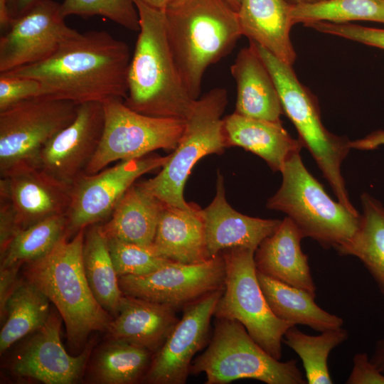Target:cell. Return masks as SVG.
<instances>
[{"label":"cell","mask_w":384,"mask_h":384,"mask_svg":"<svg viewBox=\"0 0 384 384\" xmlns=\"http://www.w3.org/2000/svg\"><path fill=\"white\" fill-rule=\"evenodd\" d=\"M208 346L193 359L190 375L204 373L205 384L250 378L267 384H305L297 361L281 362L267 353L235 319L215 318Z\"/></svg>","instance_id":"cell-7"},{"label":"cell","mask_w":384,"mask_h":384,"mask_svg":"<svg viewBox=\"0 0 384 384\" xmlns=\"http://www.w3.org/2000/svg\"><path fill=\"white\" fill-rule=\"evenodd\" d=\"M236 83L235 113L247 117L281 122L284 112L273 78L250 42L242 48L230 66Z\"/></svg>","instance_id":"cell-21"},{"label":"cell","mask_w":384,"mask_h":384,"mask_svg":"<svg viewBox=\"0 0 384 384\" xmlns=\"http://www.w3.org/2000/svg\"><path fill=\"white\" fill-rule=\"evenodd\" d=\"M49 299L27 279L21 281L9 298L0 332V352L41 329L50 315Z\"/></svg>","instance_id":"cell-30"},{"label":"cell","mask_w":384,"mask_h":384,"mask_svg":"<svg viewBox=\"0 0 384 384\" xmlns=\"http://www.w3.org/2000/svg\"><path fill=\"white\" fill-rule=\"evenodd\" d=\"M164 13L176 68L197 100L206 69L228 55L242 36L237 11L223 0H172Z\"/></svg>","instance_id":"cell-2"},{"label":"cell","mask_w":384,"mask_h":384,"mask_svg":"<svg viewBox=\"0 0 384 384\" xmlns=\"http://www.w3.org/2000/svg\"><path fill=\"white\" fill-rule=\"evenodd\" d=\"M303 238L294 223L285 217L255 251V264L257 271L316 297L308 256L301 247Z\"/></svg>","instance_id":"cell-20"},{"label":"cell","mask_w":384,"mask_h":384,"mask_svg":"<svg viewBox=\"0 0 384 384\" xmlns=\"http://www.w3.org/2000/svg\"><path fill=\"white\" fill-rule=\"evenodd\" d=\"M169 156L148 154L120 161L94 174H83L73 185L71 202L66 213L68 235L109 218L129 188L143 174L163 167Z\"/></svg>","instance_id":"cell-13"},{"label":"cell","mask_w":384,"mask_h":384,"mask_svg":"<svg viewBox=\"0 0 384 384\" xmlns=\"http://www.w3.org/2000/svg\"><path fill=\"white\" fill-rule=\"evenodd\" d=\"M348 337L347 330L342 327L311 336L294 325L287 330L282 341L299 356L308 384H331L328 367L329 354Z\"/></svg>","instance_id":"cell-31"},{"label":"cell","mask_w":384,"mask_h":384,"mask_svg":"<svg viewBox=\"0 0 384 384\" xmlns=\"http://www.w3.org/2000/svg\"><path fill=\"white\" fill-rule=\"evenodd\" d=\"M21 265L15 264L0 269V314L3 316L6 304L14 289L20 283L18 272Z\"/></svg>","instance_id":"cell-41"},{"label":"cell","mask_w":384,"mask_h":384,"mask_svg":"<svg viewBox=\"0 0 384 384\" xmlns=\"http://www.w3.org/2000/svg\"><path fill=\"white\" fill-rule=\"evenodd\" d=\"M351 149L372 150L384 145V130H376L363 139L350 141Z\"/></svg>","instance_id":"cell-42"},{"label":"cell","mask_w":384,"mask_h":384,"mask_svg":"<svg viewBox=\"0 0 384 384\" xmlns=\"http://www.w3.org/2000/svg\"><path fill=\"white\" fill-rule=\"evenodd\" d=\"M153 355L144 348L112 339L97 357L95 374L102 383H134L143 380Z\"/></svg>","instance_id":"cell-33"},{"label":"cell","mask_w":384,"mask_h":384,"mask_svg":"<svg viewBox=\"0 0 384 384\" xmlns=\"http://www.w3.org/2000/svg\"><path fill=\"white\" fill-rule=\"evenodd\" d=\"M225 269L219 254L198 264L169 262L144 275L119 277L124 295L167 305L176 311L224 287Z\"/></svg>","instance_id":"cell-12"},{"label":"cell","mask_w":384,"mask_h":384,"mask_svg":"<svg viewBox=\"0 0 384 384\" xmlns=\"http://www.w3.org/2000/svg\"><path fill=\"white\" fill-rule=\"evenodd\" d=\"M102 104L103 132L85 174H96L114 161L141 158L158 149L174 151L177 146L184 119L142 114L121 99Z\"/></svg>","instance_id":"cell-11"},{"label":"cell","mask_w":384,"mask_h":384,"mask_svg":"<svg viewBox=\"0 0 384 384\" xmlns=\"http://www.w3.org/2000/svg\"><path fill=\"white\" fill-rule=\"evenodd\" d=\"M370 360L380 371L384 373V338L375 342Z\"/></svg>","instance_id":"cell-44"},{"label":"cell","mask_w":384,"mask_h":384,"mask_svg":"<svg viewBox=\"0 0 384 384\" xmlns=\"http://www.w3.org/2000/svg\"><path fill=\"white\" fill-rule=\"evenodd\" d=\"M66 215L63 214L19 230L1 255V267L22 265L43 257L68 235Z\"/></svg>","instance_id":"cell-32"},{"label":"cell","mask_w":384,"mask_h":384,"mask_svg":"<svg viewBox=\"0 0 384 384\" xmlns=\"http://www.w3.org/2000/svg\"><path fill=\"white\" fill-rule=\"evenodd\" d=\"M285 1L292 5H297V4H302L314 3V2H316L321 0H285Z\"/></svg>","instance_id":"cell-47"},{"label":"cell","mask_w":384,"mask_h":384,"mask_svg":"<svg viewBox=\"0 0 384 384\" xmlns=\"http://www.w3.org/2000/svg\"><path fill=\"white\" fill-rule=\"evenodd\" d=\"M347 384H384V373L370 361L366 353H357L353 358V367Z\"/></svg>","instance_id":"cell-39"},{"label":"cell","mask_w":384,"mask_h":384,"mask_svg":"<svg viewBox=\"0 0 384 384\" xmlns=\"http://www.w3.org/2000/svg\"><path fill=\"white\" fill-rule=\"evenodd\" d=\"M291 18L294 25L317 21L346 23L355 21L384 23V0H321L292 5Z\"/></svg>","instance_id":"cell-34"},{"label":"cell","mask_w":384,"mask_h":384,"mask_svg":"<svg viewBox=\"0 0 384 384\" xmlns=\"http://www.w3.org/2000/svg\"><path fill=\"white\" fill-rule=\"evenodd\" d=\"M292 6L285 0H242L237 11L242 36L291 65L297 58L290 39Z\"/></svg>","instance_id":"cell-24"},{"label":"cell","mask_w":384,"mask_h":384,"mask_svg":"<svg viewBox=\"0 0 384 384\" xmlns=\"http://www.w3.org/2000/svg\"><path fill=\"white\" fill-rule=\"evenodd\" d=\"M179 319L176 311L167 305L124 294L107 331L112 339L137 345L154 354Z\"/></svg>","instance_id":"cell-22"},{"label":"cell","mask_w":384,"mask_h":384,"mask_svg":"<svg viewBox=\"0 0 384 384\" xmlns=\"http://www.w3.org/2000/svg\"><path fill=\"white\" fill-rule=\"evenodd\" d=\"M257 276L271 310L278 318L320 332L342 327L343 319L321 309L309 292L258 271Z\"/></svg>","instance_id":"cell-27"},{"label":"cell","mask_w":384,"mask_h":384,"mask_svg":"<svg viewBox=\"0 0 384 384\" xmlns=\"http://www.w3.org/2000/svg\"><path fill=\"white\" fill-rule=\"evenodd\" d=\"M201 208L166 205L159 218L152 248L175 262L198 264L209 260Z\"/></svg>","instance_id":"cell-23"},{"label":"cell","mask_w":384,"mask_h":384,"mask_svg":"<svg viewBox=\"0 0 384 384\" xmlns=\"http://www.w3.org/2000/svg\"><path fill=\"white\" fill-rule=\"evenodd\" d=\"M39 1L7 0V9L11 21L22 16Z\"/></svg>","instance_id":"cell-43"},{"label":"cell","mask_w":384,"mask_h":384,"mask_svg":"<svg viewBox=\"0 0 384 384\" xmlns=\"http://www.w3.org/2000/svg\"><path fill=\"white\" fill-rule=\"evenodd\" d=\"M228 146H235L262 159L274 171H281L286 161L303 147L282 126L271 122L242 116L235 112L223 118Z\"/></svg>","instance_id":"cell-25"},{"label":"cell","mask_w":384,"mask_h":384,"mask_svg":"<svg viewBox=\"0 0 384 384\" xmlns=\"http://www.w3.org/2000/svg\"><path fill=\"white\" fill-rule=\"evenodd\" d=\"M223 1L235 11H238L242 2V0H223Z\"/></svg>","instance_id":"cell-46"},{"label":"cell","mask_w":384,"mask_h":384,"mask_svg":"<svg viewBox=\"0 0 384 384\" xmlns=\"http://www.w3.org/2000/svg\"><path fill=\"white\" fill-rule=\"evenodd\" d=\"M72 188L39 168L0 179V196L9 202L20 229L53 215H66Z\"/></svg>","instance_id":"cell-18"},{"label":"cell","mask_w":384,"mask_h":384,"mask_svg":"<svg viewBox=\"0 0 384 384\" xmlns=\"http://www.w3.org/2000/svg\"><path fill=\"white\" fill-rule=\"evenodd\" d=\"M60 4L40 0L13 19L0 38V73L41 62L78 31L65 23Z\"/></svg>","instance_id":"cell-14"},{"label":"cell","mask_w":384,"mask_h":384,"mask_svg":"<svg viewBox=\"0 0 384 384\" xmlns=\"http://www.w3.org/2000/svg\"><path fill=\"white\" fill-rule=\"evenodd\" d=\"M201 212L210 257L234 247L256 250L262 241L271 235L282 221L250 217L235 210L227 201L224 178L219 171L215 195Z\"/></svg>","instance_id":"cell-19"},{"label":"cell","mask_w":384,"mask_h":384,"mask_svg":"<svg viewBox=\"0 0 384 384\" xmlns=\"http://www.w3.org/2000/svg\"><path fill=\"white\" fill-rule=\"evenodd\" d=\"M107 240L112 262L119 277L146 274L171 262L159 255L151 246H142L117 239Z\"/></svg>","instance_id":"cell-36"},{"label":"cell","mask_w":384,"mask_h":384,"mask_svg":"<svg viewBox=\"0 0 384 384\" xmlns=\"http://www.w3.org/2000/svg\"><path fill=\"white\" fill-rule=\"evenodd\" d=\"M224 287L184 309L183 316L151 358L143 381L186 383L194 356L207 343L211 318Z\"/></svg>","instance_id":"cell-15"},{"label":"cell","mask_w":384,"mask_h":384,"mask_svg":"<svg viewBox=\"0 0 384 384\" xmlns=\"http://www.w3.org/2000/svg\"><path fill=\"white\" fill-rule=\"evenodd\" d=\"M104 128L102 104L78 105L71 124L54 136L41 150L37 168L73 186L85 174L100 144Z\"/></svg>","instance_id":"cell-16"},{"label":"cell","mask_w":384,"mask_h":384,"mask_svg":"<svg viewBox=\"0 0 384 384\" xmlns=\"http://www.w3.org/2000/svg\"><path fill=\"white\" fill-rule=\"evenodd\" d=\"M129 46L105 31L78 32L47 59L4 73L38 80L43 95L77 105L127 96Z\"/></svg>","instance_id":"cell-1"},{"label":"cell","mask_w":384,"mask_h":384,"mask_svg":"<svg viewBox=\"0 0 384 384\" xmlns=\"http://www.w3.org/2000/svg\"><path fill=\"white\" fill-rule=\"evenodd\" d=\"M19 230L9 202L0 196V255Z\"/></svg>","instance_id":"cell-40"},{"label":"cell","mask_w":384,"mask_h":384,"mask_svg":"<svg viewBox=\"0 0 384 384\" xmlns=\"http://www.w3.org/2000/svg\"><path fill=\"white\" fill-rule=\"evenodd\" d=\"M139 30L127 75L124 104L142 114L185 119L196 100L176 68L165 31L164 10L133 0Z\"/></svg>","instance_id":"cell-3"},{"label":"cell","mask_w":384,"mask_h":384,"mask_svg":"<svg viewBox=\"0 0 384 384\" xmlns=\"http://www.w3.org/2000/svg\"><path fill=\"white\" fill-rule=\"evenodd\" d=\"M319 32L349 39L384 50V28L360 25L317 21L304 25Z\"/></svg>","instance_id":"cell-37"},{"label":"cell","mask_w":384,"mask_h":384,"mask_svg":"<svg viewBox=\"0 0 384 384\" xmlns=\"http://www.w3.org/2000/svg\"><path fill=\"white\" fill-rule=\"evenodd\" d=\"M280 172L282 184L267 207L285 213L304 238L323 247L337 250L347 243L357 231L361 215L333 201L304 166L299 153L291 156Z\"/></svg>","instance_id":"cell-6"},{"label":"cell","mask_w":384,"mask_h":384,"mask_svg":"<svg viewBox=\"0 0 384 384\" xmlns=\"http://www.w3.org/2000/svg\"><path fill=\"white\" fill-rule=\"evenodd\" d=\"M250 42L273 78L283 112L296 127L298 139L316 161L338 201L350 211L358 213L350 201L341 171L342 161L351 149L350 140L332 134L324 126L316 97L299 80L292 65L257 43Z\"/></svg>","instance_id":"cell-5"},{"label":"cell","mask_w":384,"mask_h":384,"mask_svg":"<svg viewBox=\"0 0 384 384\" xmlns=\"http://www.w3.org/2000/svg\"><path fill=\"white\" fill-rule=\"evenodd\" d=\"M145 4L159 10H164L172 0H140Z\"/></svg>","instance_id":"cell-45"},{"label":"cell","mask_w":384,"mask_h":384,"mask_svg":"<svg viewBox=\"0 0 384 384\" xmlns=\"http://www.w3.org/2000/svg\"><path fill=\"white\" fill-rule=\"evenodd\" d=\"M255 251L234 247L221 252L225 278L214 316L238 321L256 343L279 360L284 335L294 325L278 318L271 310L257 279Z\"/></svg>","instance_id":"cell-9"},{"label":"cell","mask_w":384,"mask_h":384,"mask_svg":"<svg viewBox=\"0 0 384 384\" xmlns=\"http://www.w3.org/2000/svg\"><path fill=\"white\" fill-rule=\"evenodd\" d=\"M76 103L38 97L0 111V176L37 168L40 153L59 132L73 122Z\"/></svg>","instance_id":"cell-10"},{"label":"cell","mask_w":384,"mask_h":384,"mask_svg":"<svg viewBox=\"0 0 384 384\" xmlns=\"http://www.w3.org/2000/svg\"><path fill=\"white\" fill-rule=\"evenodd\" d=\"M363 214L359 227L337 251L358 258L368 270L384 297V206L370 194L361 196Z\"/></svg>","instance_id":"cell-29"},{"label":"cell","mask_w":384,"mask_h":384,"mask_svg":"<svg viewBox=\"0 0 384 384\" xmlns=\"http://www.w3.org/2000/svg\"><path fill=\"white\" fill-rule=\"evenodd\" d=\"M86 228L71 240L64 235L43 257L25 263L26 279L52 302L65 323L71 347L79 349L93 331L107 330L112 321L87 282L82 262Z\"/></svg>","instance_id":"cell-4"},{"label":"cell","mask_w":384,"mask_h":384,"mask_svg":"<svg viewBox=\"0 0 384 384\" xmlns=\"http://www.w3.org/2000/svg\"><path fill=\"white\" fill-rule=\"evenodd\" d=\"M165 204L141 182L124 193L102 225L107 239H117L142 246L152 245Z\"/></svg>","instance_id":"cell-26"},{"label":"cell","mask_w":384,"mask_h":384,"mask_svg":"<svg viewBox=\"0 0 384 384\" xmlns=\"http://www.w3.org/2000/svg\"><path fill=\"white\" fill-rule=\"evenodd\" d=\"M59 315L51 312L45 325L18 349L11 363L16 375L46 384H72L80 378L91 345L78 356L68 354L60 340L63 319Z\"/></svg>","instance_id":"cell-17"},{"label":"cell","mask_w":384,"mask_h":384,"mask_svg":"<svg viewBox=\"0 0 384 384\" xmlns=\"http://www.w3.org/2000/svg\"><path fill=\"white\" fill-rule=\"evenodd\" d=\"M228 104L225 88H213L195 102L185 120L178 144L156 176L142 181L165 204L188 208L183 188L191 169L205 156L222 153L228 147L222 116Z\"/></svg>","instance_id":"cell-8"},{"label":"cell","mask_w":384,"mask_h":384,"mask_svg":"<svg viewBox=\"0 0 384 384\" xmlns=\"http://www.w3.org/2000/svg\"><path fill=\"white\" fill-rule=\"evenodd\" d=\"M43 95L42 85L38 80L0 73V111L23 100Z\"/></svg>","instance_id":"cell-38"},{"label":"cell","mask_w":384,"mask_h":384,"mask_svg":"<svg viewBox=\"0 0 384 384\" xmlns=\"http://www.w3.org/2000/svg\"><path fill=\"white\" fill-rule=\"evenodd\" d=\"M82 262L89 286L99 304L115 316L124 296L102 225L86 228Z\"/></svg>","instance_id":"cell-28"},{"label":"cell","mask_w":384,"mask_h":384,"mask_svg":"<svg viewBox=\"0 0 384 384\" xmlns=\"http://www.w3.org/2000/svg\"><path fill=\"white\" fill-rule=\"evenodd\" d=\"M61 13L65 18L100 16L132 31H139V14L133 0H64Z\"/></svg>","instance_id":"cell-35"}]
</instances>
